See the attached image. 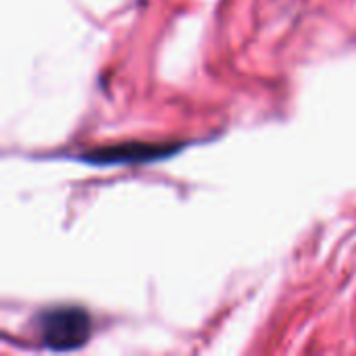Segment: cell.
I'll return each mask as SVG.
<instances>
[{"instance_id": "cell-2", "label": "cell", "mask_w": 356, "mask_h": 356, "mask_svg": "<svg viewBox=\"0 0 356 356\" xmlns=\"http://www.w3.org/2000/svg\"><path fill=\"white\" fill-rule=\"evenodd\" d=\"M181 144H150V142H123L113 146H100L79 154L81 163L96 167H113V165H140L150 161L169 159L179 152Z\"/></svg>"}, {"instance_id": "cell-1", "label": "cell", "mask_w": 356, "mask_h": 356, "mask_svg": "<svg viewBox=\"0 0 356 356\" xmlns=\"http://www.w3.org/2000/svg\"><path fill=\"white\" fill-rule=\"evenodd\" d=\"M38 332L42 344L52 353H71L81 348L92 334V319L83 309L58 307L40 313Z\"/></svg>"}]
</instances>
